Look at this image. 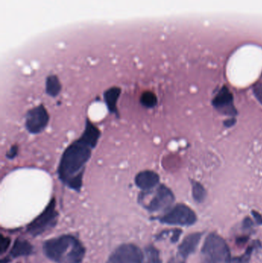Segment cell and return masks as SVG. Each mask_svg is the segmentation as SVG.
<instances>
[{"mask_svg":"<svg viewBox=\"0 0 262 263\" xmlns=\"http://www.w3.org/2000/svg\"><path fill=\"white\" fill-rule=\"evenodd\" d=\"M99 129L89 120L81 137L69 145L63 153L58 167L60 180L69 188L79 192L86 163L90 159L92 149L99 139Z\"/></svg>","mask_w":262,"mask_h":263,"instance_id":"6da1fadb","label":"cell"},{"mask_svg":"<svg viewBox=\"0 0 262 263\" xmlns=\"http://www.w3.org/2000/svg\"><path fill=\"white\" fill-rule=\"evenodd\" d=\"M43 250L49 259L57 263H81L86 255L83 244L70 235L46 241Z\"/></svg>","mask_w":262,"mask_h":263,"instance_id":"7a4b0ae2","label":"cell"},{"mask_svg":"<svg viewBox=\"0 0 262 263\" xmlns=\"http://www.w3.org/2000/svg\"><path fill=\"white\" fill-rule=\"evenodd\" d=\"M201 257L204 263H229L232 258L227 242L216 233H211L206 238Z\"/></svg>","mask_w":262,"mask_h":263,"instance_id":"3957f363","label":"cell"},{"mask_svg":"<svg viewBox=\"0 0 262 263\" xmlns=\"http://www.w3.org/2000/svg\"><path fill=\"white\" fill-rule=\"evenodd\" d=\"M159 220L168 225L188 227L196 222L197 216L190 207L185 204H178L160 218Z\"/></svg>","mask_w":262,"mask_h":263,"instance_id":"277c9868","label":"cell"},{"mask_svg":"<svg viewBox=\"0 0 262 263\" xmlns=\"http://www.w3.org/2000/svg\"><path fill=\"white\" fill-rule=\"evenodd\" d=\"M57 216L58 213L55 210V200L52 199L44 211L28 226V231L33 236L42 234L55 225Z\"/></svg>","mask_w":262,"mask_h":263,"instance_id":"5b68a950","label":"cell"},{"mask_svg":"<svg viewBox=\"0 0 262 263\" xmlns=\"http://www.w3.org/2000/svg\"><path fill=\"white\" fill-rule=\"evenodd\" d=\"M49 116L43 105L35 106L28 111L26 116V128L32 134H38L46 129Z\"/></svg>","mask_w":262,"mask_h":263,"instance_id":"8992f818","label":"cell"},{"mask_svg":"<svg viewBox=\"0 0 262 263\" xmlns=\"http://www.w3.org/2000/svg\"><path fill=\"white\" fill-rule=\"evenodd\" d=\"M144 255L133 244H125L115 250L106 263H143Z\"/></svg>","mask_w":262,"mask_h":263,"instance_id":"52a82bcc","label":"cell"},{"mask_svg":"<svg viewBox=\"0 0 262 263\" xmlns=\"http://www.w3.org/2000/svg\"><path fill=\"white\" fill-rule=\"evenodd\" d=\"M175 201L172 192L166 185H161L155 192L153 197L149 201V203L144 206L150 212H158L169 208Z\"/></svg>","mask_w":262,"mask_h":263,"instance_id":"ba28073f","label":"cell"},{"mask_svg":"<svg viewBox=\"0 0 262 263\" xmlns=\"http://www.w3.org/2000/svg\"><path fill=\"white\" fill-rule=\"evenodd\" d=\"M212 105L219 112L229 116H235L237 110L233 105V96L226 86L221 88L212 100Z\"/></svg>","mask_w":262,"mask_h":263,"instance_id":"9c48e42d","label":"cell"},{"mask_svg":"<svg viewBox=\"0 0 262 263\" xmlns=\"http://www.w3.org/2000/svg\"><path fill=\"white\" fill-rule=\"evenodd\" d=\"M159 176L152 170H145L140 172L135 176V185L145 192L152 191L159 183Z\"/></svg>","mask_w":262,"mask_h":263,"instance_id":"30bf717a","label":"cell"},{"mask_svg":"<svg viewBox=\"0 0 262 263\" xmlns=\"http://www.w3.org/2000/svg\"><path fill=\"white\" fill-rule=\"evenodd\" d=\"M201 236H203V233H191L189 236H186L178 247L180 256L186 259L191 254L195 253L201 241Z\"/></svg>","mask_w":262,"mask_h":263,"instance_id":"8fae6325","label":"cell"},{"mask_svg":"<svg viewBox=\"0 0 262 263\" xmlns=\"http://www.w3.org/2000/svg\"><path fill=\"white\" fill-rule=\"evenodd\" d=\"M122 89L119 87H112L105 92L104 98L107 105L108 109L111 114H115L118 116V108H117V103H118V98L121 94Z\"/></svg>","mask_w":262,"mask_h":263,"instance_id":"7c38bea8","label":"cell"},{"mask_svg":"<svg viewBox=\"0 0 262 263\" xmlns=\"http://www.w3.org/2000/svg\"><path fill=\"white\" fill-rule=\"evenodd\" d=\"M32 253V247L29 242L26 240L18 239L14 243L13 247L11 250V255L13 257L29 256Z\"/></svg>","mask_w":262,"mask_h":263,"instance_id":"4fadbf2b","label":"cell"},{"mask_svg":"<svg viewBox=\"0 0 262 263\" xmlns=\"http://www.w3.org/2000/svg\"><path fill=\"white\" fill-rule=\"evenodd\" d=\"M62 86L59 80L56 76H49L47 77L46 83V91L48 95L55 97L60 93Z\"/></svg>","mask_w":262,"mask_h":263,"instance_id":"5bb4252c","label":"cell"},{"mask_svg":"<svg viewBox=\"0 0 262 263\" xmlns=\"http://www.w3.org/2000/svg\"><path fill=\"white\" fill-rule=\"evenodd\" d=\"M192 196L197 202H203L206 197V191L199 182L192 181Z\"/></svg>","mask_w":262,"mask_h":263,"instance_id":"9a60e30c","label":"cell"},{"mask_svg":"<svg viewBox=\"0 0 262 263\" xmlns=\"http://www.w3.org/2000/svg\"><path fill=\"white\" fill-rule=\"evenodd\" d=\"M140 101H141L142 105L143 106L147 108L155 107L157 103H158L156 96L151 91H146V92H143Z\"/></svg>","mask_w":262,"mask_h":263,"instance_id":"2e32d148","label":"cell"},{"mask_svg":"<svg viewBox=\"0 0 262 263\" xmlns=\"http://www.w3.org/2000/svg\"><path fill=\"white\" fill-rule=\"evenodd\" d=\"M254 248H255L254 246L249 247L244 254L240 256H237V257L231 258L229 263H249L251 257H252V253H253Z\"/></svg>","mask_w":262,"mask_h":263,"instance_id":"e0dca14e","label":"cell"},{"mask_svg":"<svg viewBox=\"0 0 262 263\" xmlns=\"http://www.w3.org/2000/svg\"><path fill=\"white\" fill-rule=\"evenodd\" d=\"M146 255H147V263H161L159 253L153 247H149L146 250Z\"/></svg>","mask_w":262,"mask_h":263,"instance_id":"ac0fdd59","label":"cell"},{"mask_svg":"<svg viewBox=\"0 0 262 263\" xmlns=\"http://www.w3.org/2000/svg\"><path fill=\"white\" fill-rule=\"evenodd\" d=\"M254 93H255L257 100L262 104V83L256 85V86L254 87Z\"/></svg>","mask_w":262,"mask_h":263,"instance_id":"d6986e66","label":"cell"},{"mask_svg":"<svg viewBox=\"0 0 262 263\" xmlns=\"http://www.w3.org/2000/svg\"><path fill=\"white\" fill-rule=\"evenodd\" d=\"M17 154H18V146L17 145H13V146L11 147L10 149L9 150L7 154H6V156L9 159H13Z\"/></svg>","mask_w":262,"mask_h":263,"instance_id":"ffe728a7","label":"cell"},{"mask_svg":"<svg viewBox=\"0 0 262 263\" xmlns=\"http://www.w3.org/2000/svg\"><path fill=\"white\" fill-rule=\"evenodd\" d=\"M9 243H10V240H9V239H8V238L2 237L1 247H0L2 253H4V252L7 250L8 247H9Z\"/></svg>","mask_w":262,"mask_h":263,"instance_id":"44dd1931","label":"cell"},{"mask_svg":"<svg viewBox=\"0 0 262 263\" xmlns=\"http://www.w3.org/2000/svg\"><path fill=\"white\" fill-rule=\"evenodd\" d=\"M252 214H253L254 218H255V221H256L257 223L259 224V225H261V224H262L261 215L256 211H252Z\"/></svg>","mask_w":262,"mask_h":263,"instance_id":"7402d4cb","label":"cell"},{"mask_svg":"<svg viewBox=\"0 0 262 263\" xmlns=\"http://www.w3.org/2000/svg\"><path fill=\"white\" fill-rule=\"evenodd\" d=\"M235 123H236V120L235 119H231V120H226L224 123V125L226 127H231V126H234Z\"/></svg>","mask_w":262,"mask_h":263,"instance_id":"603a6c76","label":"cell"}]
</instances>
